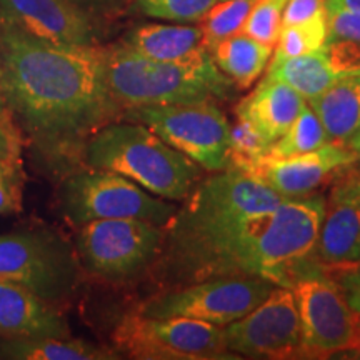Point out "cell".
Wrapping results in <instances>:
<instances>
[{
  "label": "cell",
  "instance_id": "cell-12",
  "mask_svg": "<svg viewBox=\"0 0 360 360\" xmlns=\"http://www.w3.org/2000/svg\"><path fill=\"white\" fill-rule=\"evenodd\" d=\"M302 344L307 354H332L357 345L355 319L335 278L327 276L323 267L300 277L292 283Z\"/></svg>",
  "mask_w": 360,
  "mask_h": 360
},
{
  "label": "cell",
  "instance_id": "cell-38",
  "mask_svg": "<svg viewBox=\"0 0 360 360\" xmlns=\"http://www.w3.org/2000/svg\"><path fill=\"white\" fill-rule=\"evenodd\" d=\"M327 2L337 4V6L352 8V11H359L360 12V0H327Z\"/></svg>",
  "mask_w": 360,
  "mask_h": 360
},
{
  "label": "cell",
  "instance_id": "cell-22",
  "mask_svg": "<svg viewBox=\"0 0 360 360\" xmlns=\"http://www.w3.org/2000/svg\"><path fill=\"white\" fill-rule=\"evenodd\" d=\"M0 357L15 360H114V350L72 337L0 339Z\"/></svg>",
  "mask_w": 360,
  "mask_h": 360
},
{
  "label": "cell",
  "instance_id": "cell-33",
  "mask_svg": "<svg viewBox=\"0 0 360 360\" xmlns=\"http://www.w3.org/2000/svg\"><path fill=\"white\" fill-rule=\"evenodd\" d=\"M339 276L335 277V282L339 283L342 294L347 300L349 307L355 314H360V264L347 265V267L335 269Z\"/></svg>",
  "mask_w": 360,
  "mask_h": 360
},
{
  "label": "cell",
  "instance_id": "cell-14",
  "mask_svg": "<svg viewBox=\"0 0 360 360\" xmlns=\"http://www.w3.org/2000/svg\"><path fill=\"white\" fill-rule=\"evenodd\" d=\"M357 154L347 143L327 142L309 154L270 159L264 157L249 172L285 199H299L312 193L323 180L340 169L355 164Z\"/></svg>",
  "mask_w": 360,
  "mask_h": 360
},
{
  "label": "cell",
  "instance_id": "cell-30",
  "mask_svg": "<svg viewBox=\"0 0 360 360\" xmlns=\"http://www.w3.org/2000/svg\"><path fill=\"white\" fill-rule=\"evenodd\" d=\"M27 174L24 165L0 170V214H17L24 205Z\"/></svg>",
  "mask_w": 360,
  "mask_h": 360
},
{
  "label": "cell",
  "instance_id": "cell-20",
  "mask_svg": "<svg viewBox=\"0 0 360 360\" xmlns=\"http://www.w3.org/2000/svg\"><path fill=\"white\" fill-rule=\"evenodd\" d=\"M272 49L244 32H238L215 44L210 56L220 72H224L237 89H249L267 69Z\"/></svg>",
  "mask_w": 360,
  "mask_h": 360
},
{
  "label": "cell",
  "instance_id": "cell-8",
  "mask_svg": "<svg viewBox=\"0 0 360 360\" xmlns=\"http://www.w3.org/2000/svg\"><path fill=\"white\" fill-rule=\"evenodd\" d=\"M164 245L155 224L137 219H103L77 227L75 250L89 272L107 281H127L146 270Z\"/></svg>",
  "mask_w": 360,
  "mask_h": 360
},
{
  "label": "cell",
  "instance_id": "cell-6",
  "mask_svg": "<svg viewBox=\"0 0 360 360\" xmlns=\"http://www.w3.org/2000/svg\"><path fill=\"white\" fill-rule=\"evenodd\" d=\"M120 119L146 125L205 172L231 167V124L214 102L132 107Z\"/></svg>",
  "mask_w": 360,
  "mask_h": 360
},
{
  "label": "cell",
  "instance_id": "cell-1",
  "mask_svg": "<svg viewBox=\"0 0 360 360\" xmlns=\"http://www.w3.org/2000/svg\"><path fill=\"white\" fill-rule=\"evenodd\" d=\"M326 210L322 195H307L287 199L270 210L247 212L195 187L165 225L169 265L175 277L188 282L240 276L292 287L323 267L314 249Z\"/></svg>",
  "mask_w": 360,
  "mask_h": 360
},
{
  "label": "cell",
  "instance_id": "cell-25",
  "mask_svg": "<svg viewBox=\"0 0 360 360\" xmlns=\"http://www.w3.org/2000/svg\"><path fill=\"white\" fill-rule=\"evenodd\" d=\"M327 44V8L314 19L283 25L277 39L276 57H297L322 51Z\"/></svg>",
  "mask_w": 360,
  "mask_h": 360
},
{
  "label": "cell",
  "instance_id": "cell-17",
  "mask_svg": "<svg viewBox=\"0 0 360 360\" xmlns=\"http://www.w3.org/2000/svg\"><path fill=\"white\" fill-rule=\"evenodd\" d=\"M120 44L160 62H186L209 52L202 27L191 24H143L129 30Z\"/></svg>",
  "mask_w": 360,
  "mask_h": 360
},
{
  "label": "cell",
  "instance_id": "cell-7",
  "mask_svg": "<svg viewBox=\"0 0 360 360\" xmlns=\"http://www.w3.org/2000/svg\"><path fill=\"white\" fill-rule=\"evenodd\" d=\"M119 352L142 360L238 359L225 347L222 327L184 317L124 315L114 330Z\"/></svg>",
  "mask_w": 360,
  "mask_h": 360
},
{
  "label": "cell",
  "instance_id": "cell-9",
  "mask_svg": "<svg viewBox=\"0 0 360 360\" xmlns=\"http://www.w3.org/2000/svg\"><path fill=\"white\" fill-rule=\"evenodd\" d=\"M277 283L264 277H212L148 299L137 312L147 317H184L224 327L255 309Z\"/></svg>",
  "mask_w": 360,
  "mask_h": 360
},
{
  "label": "cell",
  "instance_id": "cell-40",
  "mask_svg": "<svg viewBox=\"0 0 360 360\" xmlns=\"http://www.w3.org/2000/svg\"><path fill=\"white\" fill-rule=\"evenodd\" d=\"M355 332H357V345H360V314L355 319Z\"/></svg>",
  "mask_w": 360,
  "mask_h": 360
},
{
  "label": "cell",
  "instance_id": "cell-41",
  "mask_svg": "<svg viewBox=\"0 0 360 360\" xmlns=\"http://www.w3.org/2000/svg\"><path fill=\"white\" fill-rule=\"evenodd\" d=\"M354 165H355V167H357V170L360 172V152L357 154V160H355Z\"/></svg>",
  "mask_w": 360,
  "mask_h": 360
},
{
  "label": "cell",
  "instance_id": "cell-3",
  "mask_svg": "<svg viewBox=\"0 0 360 360\" xmlns=\"http://www.w3.org/2000/svg\"><path fill=\"white\" fill-rule=\"evenodd\" d=\"M103 77L110 97L122 109L214 102L232 96L236 85L215 65L210 52L186 62H160L122 44L102 45Z\"/></svg>",
  "mask_w": 360,
  "mask_h": 360
},
{
  "label": "cell",
  "instance_id": "cell-36",
  "mask_svg": "<svg viewBox=\"0 0 360 360\" xmlns=\"http://www.w3.org/2000/svg\"><path fill=\"white\" fill-rule=\"evenodd\" d=\"M0 125L8 129H17L15 122H13L11 112L7 109V103H6V96H4V77H2V60H0ZM20 132V130H19Z\"/></svg>",
  "mask_w": 360,
  "mask_h": 360
},
{
  "label": "cell",
  "instance_id": "cell-26",
  "mask_svg": "<svg viewBox=\"0 0 360 360\" xmlns=\"http://www.w3.org/2000/svg\"><path fill=\"white\" fill-rule=\"evenodd\" d=\"M143 15L175 24H195L219 0H132Z\"/></svg>",
  "mask_w": 360,
  "mask_h": 360
},
{
  "label": "cell",
  "instance_id": "cell-35",
  "mask_svg": "<svg viewBox=\"0 0 360 360\" xmlns=\"http://www.w3.org/2000/svg\"><path fill=\"white\" fill-rule=\"evenodd\" d=\"M330 202L354 205L360 209V172L337 184L330 193Z\"/></svg>",
  "mask_w": 360,
  "mask_h": 360
},
{
  "label": "cell",
  "instance_id": "cell-11",
  "mask_svg": "<svg viewBox=\"0 0 360 360\" xmlns=\"http://www.w3.org/2000/svg\"><path fill=\"white\" fill-rule=\"evenodd\" d=\"M225 347L237 357L287 359L307 354L290 287L277 285L257 307L222 327Z\"/></svg>",
  "mask_w": 360,
  "mask_h": 360
},
{
  "label": "cell",
  "instance_id": "cell-21",
  "mask_svg": "<svg viewBox=\"0 0 360 360\" xmlns=\"http://www.w3.org/2000/svg\"><path fill=\"white\" fill-rule=\"evenodd\" d=\"M267 75L287 84L307 102L321 96L342 77L332 69L323 49L297 57H274Z\"/></svg>",
  "mask_w": 360,
  "mask_h": 360
},
{
  "label": "cell",
  "instance_id": "cell-2",
  "mask_svg": "<svg viewBox=\"0 0 360 360\" xmlns=\"http://www.w3.org/2000/svg\"><path fill=\"white\" fill-rule=\"evenodd\" d=\"M4 96L24 141L42 154L82 147L120 119L103 77L102 45H62L0 24Z\"/></svg>",
  "mask_w": 360,
  "mask_h": 360
},
{
  "label": "cell",
  "instance_id": "cell-37",
  "mask_svg": "<svg viewBox=\"0 0 360 360\" xmlns=\"http://www.w3.org/2000/svg\"><path fill=\"white\" fill-rule=\"evenodd\" d=\"M330 359H349V360H360V345H355V347L340 350V352H335L330 355Z\"/></svg>",
  "mask_w": 360,
  "mask_h": 360
},
{
  "label": "cell",
  "instance_id": "cell-27",
  "mask_svg": "<svg viewBox=\"0 0 360 360\" xmlns=\"http://www.w3.org/2000/svg\"><path fill=\"white\" fill-rule=\"evenodd\" d=\"M270 142L260 135L254 127L244 120H238L236 125H231V150H229V159H231V167L249 172L255 164L267 155Z\"/></svg>",
  "mask_w": 360,
  "mask_h": 360
},
{
  "label": "cell",
  "instance_id": "cell-10",
  "mask_svg": "<svg viewBox=\"0 0 360 360\" xmlns=\"http://www.w3.org/2000/svg\"><path fill=\"white\" fill-rule=\"evenodd\" d=\"M75 259L69 245L40 231L0 236V278L57 302L74 287Z\"/></svg>",
  "mask_w": 360,
  "mask_h": 360
},
{
  "label": "cell",
  "instance_id": "cell-24",
  "mask_svg": "<svg viewBox=\"0 0 360 360\" xmlns=\"http://www.w3.org/2000/svg\"><path fill=\"white\" fill-rule=\"evenodd\" d=\"M257 0H219L202 19V32L207 51L220 40L242 32L244 24Z\"/></svg>",
  "mask_w": 360,
  "mask_h": 360
},
{
  "label": "cell",
  "instance_id": "cell-15",
  "mask_svg": "<svg viewBox=\"0 0 360 360\" xmlns=\"http://www.w3.org/2000/svg\"><path fill=\"white\" fill-rule=\"evenodd\" d=\"M70 337L69 326L51 300L20 283L0 278V339Z\"/></svg>",
  "mask_w": 360,
  "mask_h": 360
},
{
  "label": "cell",
  "instance_id": "cell-19",
  "mask_svg": "<svg viewBox=\"0 0 360 360\" xmlns=\"http://www.w3.org/2000/svg\"><path fill=\"white\" fill-rule=\"evenodd\" d=\"M309 105L332 142L347 143L360 127V75H344Z\"/></svg>",
  "mask_w": 360,
  "mask_h": 360
},
{
  "label": "cell",
  "instance_id": "cell-31",
  "mask_svg": "<svg viewBox=\"0 0 360 360\" xmlns=\"http://www.w3.org/2000/svg\"><path fill=\"white\" fill-rule=\"evenodd\" d=\"M24 146L25 141L19 130L0 125V170L24 165Z\"/></svg>",
  "mask_w": 360,
  "mask_h": 360
},
{
  "label": "cell",
  "instance_id": "cell-5",
  "mask_svg": "<svg viewBox=\"0 0 360 360\" xmlns=\"http://www.w3.org/2000/svg\"><path fill=\"white\" fill-rule=\"evenodd\" d=\"M58 205L74 227L103 219H137L165 227L177 212L170 200L152 195L124 175L92 167L67 175Z\"/></svg>",
  "mask_w": 360,
  "mask_h": 360
},
{
  "label": "cell",
  "instance_id": "cell-16",
  "mask_svg": "<svg viewBox=\"0 0 360 360\" xmlns=\"http://www.w3.org/2000/svg\"><path fill=\"white\" fill-rule=\"evenodd\" d=\"M305 103L307 101L289 85L265 75L257 89L236 107V115L272 143L294 124Z\"/></svg>",
  "mask_w": 360,
  "mask_h": 360
},
{
  "label": "cell",
  "instance_id": "cell-23",
  "mask_svg": "<svg viewBox=\"0 0 360 360\" xmlns=\"http://www.w3.org/2000/svg\"><path fill=\"white\" fill-rule=\"evenodd\" d=\"M327 142H332L323 129L317 114L309 103L300 112L294 124L287 129V132L278 137L276 142L270 143L267 155L270 159H289V157L309 154L317 150Z\"/></svg>",
  "mask_w": 360,
  "mask_h": 360
},
{
  "label": "cell",
  "instance_id": "cell-29",
  "mask_svg": "<svg viewBox=\"0 0 360 360\" xmlns=\"http://www.w3.org/2000/svg\"><path fill=\"white\" fill-rule=\"evenodd\" d=\"M327 42L350 40L360 42V12L327 2Z\"/></svg>",
  "mask_w": 360,
  "mask_h": 360
},
{
  "label": "cell",
  "instance_id": "cell-4",
  "mask_svg": "<svg viewBox=\"0 0 360 360\" xmlns=\"http://www.w3.org/2000/svg\"><path fill=\"white\" fill-rule=\"evenodd\" d=\"M87 167L117 172L165 200H186L200 180V167L146 125L112 120L84 143Z\"/></svg>",
  "mask_w": 360,
  "mask_h": 360
},
{
  "label": "cell",
  "instance_id": "cell-13",
  "mask_svg": "<svg viewBox=\"0 0 360 360\" xmlns=\"http://www.w3.org/2000/svg\"><path fill=\"white\" fill-rule=\"evenodd\" d=\"M98 20L69 0H0V24L52 44L101 45Z\"/></svg>",
  "mask_w": 360,
  "mask_h": 360
},
{
  "label": "cell",
  "instance_id": "cell-28",
  "mask_svg": "<svg viewBox=\"0 0 360 360\" xmlns=\"http://www.w3.org/2000/svg\"><path fill=\"white\" fill-rule=\"evenodd\" d=\"M285 4L287 0H257L247 17L242 32L265 45L276 47Z\"/></svg>",
  "mask_w": 360,
  "mask_h": 360
},
{
  "label": "cell",
  "instance_id": "cell-34",
  "mask_svg": "<svg viewBox=\"0 0 360 360\" xmlns=\"http://www.w3.org/2000/svg\"><path fill=\"white\" fill-rule=\"evenodd\" d=\"M69 2L96 19H103L122 12L132 0H69Z\"/></svg>",
  "mask_w": 360,
  "mask_h": 360
},
{
  "label": "cell",
  "instance_id": "cell-18",
  "mask_svg": "<svg viewBox=\"0 0 360 360\" xmlns=\"http://www.w3.org/2000/svg\"><path fill=\"white\" fill-rule=\"evenodd\" d=\"M314 257L332 269L360 264L359 207L330 202L319 229Z\"/></svg>",
  "mask_w": 360,
  "mask_h": 360
},
{
  "label": "cell",
  "instance_id": "cell-39",
  "mask_svg": "<svg viewBox=\"0 0 360 360\" xmlns=\"http://www.w3.org/2000/svg\"><path fill=\"white\" fill-rule=\"evenodd\" d=\"M347 146H349L350 148H352L355 154H359V152H360V127L357 129V132H355V134L352 135V137L349 139Z\"/></svg>",
  "mask_w": 360,
  "mask_h": 360
},
{
  "label": "cell",
  "instance_id": "cell-32",
  "mask_svg": "<svg viewBox=\"0 0 360 360\" xmlns=\"http://www.w3.org/2000/svg\"><path fill=\"white\" fill-rule=\"evenodd\" d=\"M326 12V0H287L282 13V27L314 19Z\"/></svg>",
  "mask_w": 360,
  "mask_h": 360
}]
</instances>
